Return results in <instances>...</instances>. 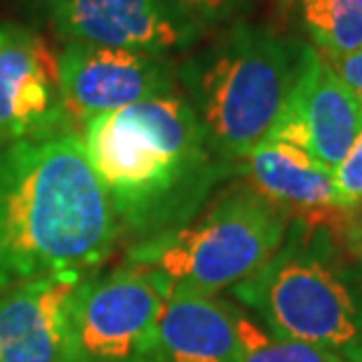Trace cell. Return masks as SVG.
Here are the masks:
<instances>
[{"instance_id":"cell-15","label":"cell","mask_w":362,"mask_h":362,"mask_svg":"<svg viewBox=\"0 0 362 362\" xmlns=\"http://www.w3.org/2000/svg\"><path fill=\"white\" fill-rule=\"evenodd\" d=\"M233 317L238 339H240L243 362H344L332 351H325L320 346L269 334L255 317L245 315L235 306Z\"/></svg>"},{"instance_id":"cell-6","label":"cell","mask_w":362,"mask_h":362,"mask_svg":"<svg viewBox=\"0 0 362 362\" xmlns=\"http://www.w3.org/2000/svg\"><path fill=\"white\" fill-rule=\"evenodd\" d=\"M165 296L134 266L88 275L71 296L62 362H151Z\"/></svg>"},{"instance_id":"cell-11","label":"cell","mask_w":362,"mask_h":362,"mask_svg":"<svg viewBox=\"0 0 362 362\" xmlns=\"http://www.w3.org/2000/svg\"><path fill=\"white\" fill-rule=\"evenodd\" d=\"M360 132L362 104L313 47L301 81L269 136L308 151L325 170L334 172Z\"/></svg>"},{"instance_id":"cell-2","label":"cell","mask_w":362,"mask_h":362,"mask_svg":"<svg viewBox=\"0 0 362 362\" xmlns=\"http://www.w3.org/2000/svg\"><path fill=\"white\" fill-rule=\"evenodd\" d=\"M118 240L81 136L0 146V292L54 273H90Z\"/></svg>"},{"instance_id":"cell-1","label":"cell","mask_w":362,"mask_h":362,"mask_svg":"<svg viewBox=\"0 0 362 362\" xmlns=\"http://www.w3.org/2000/svg\"><path fill=\"white\" fill-rule=\"evenodd\" d=\"M81 139L120 240L186 226L235 170L214 153L193 106L177 92L99 115Z\"/></svg>"},{"instance_id":"cell-20","label":"cell","mask_w":362,"mask_h":362,"mask_svg":"<svg viewBox=\"0 0 362 362\" xmlns=\"http://www.w3.org/2000/svg\"><path fill=\"white\" fill-rule=\"evenodd\" d=\"M358 221L362 223V205H360V214H358Z\"/></svg>"},{"instance_id":"cell-16","label":"cell","mask_w":362,"mask_h":362,"mask_svg":"<svg viewBox=\"0 0 362 362\" xmlns=\"http://www.w3.org/2000/svg\"><path fill=\"white\" fill-rule=\"evenodd\" d=\"M332 184H334L339 207L358 214V207L362 205V132L356 136L344 160L332 172Z\"/></svg>"},{"instance_id":"cell-12","label":"cell","mask_w":362,"mask_h":362,"mask_svg":"<svg viewBox=\"0 0 362 362\" xmlns=\"http://www.w3.org/2000/svg\"><path fill=\"white\" fill-rule=\"evenodd\" d=\"M85 278L66 271L0 292V362H62L69 303Z\"/></svg>"},{"instance_id":"cell-4","label":"cell","mask_w":362,"mask_h":362,"mask_svg":"<svg viewBox=\"0 0 362 362\" xmlns=\"http://www.w3.org/2000/svg\"><path fill=\"white\" fill-rule=\"evenodd\" d=\"M230 292L269 334L362 362V266L329 230L289 223L282 247Z\"/></svg>"},{"instance_id":"cell-19","label":"cell","mask_w":362,"mask_h":362,"mask_svg":"<svg viewBox=\"0 0 362 362\" xmlns=\"http://www.w3.org/2000/svg\"><path fill=\"white\" fill-rule=\"evenodd\" d=\"M344 245L349 247V252L358 259L360 266H362V223L358 221V216H356V221L349 226V230H346Z\"/></svg>"},{"instance_id":"cell-3","label":"cell","mask_w":362,"mask_h":362,"mask_svg":"<svg viewBox=\"0 0 362 362\" xmlns=\"http://www.w3.org/2000/svg\"><path fill=\"white\" fill-rule=\"evenodd\" d=\"M310 45L252 24L226 28L179 69L209 146L238 168L278 125L308 64Z\"/></svg>"},{"instance_id":"cell-17","label":"cell","mask_w":362,"mask_h":362,"mask_svg":"<svg viewBox=\"0 0 362 362\" xmlns=\"http://www.w3.org/2000/svg\"><path fill=\"white\" fill-rule=\"evenodd\" d=\"M175 3L188 19L195 21L200 28H205L209 24H219V21L228 19L230 14L240 12L250 0H175Z\"/></svg>"},{"instance_id":"cell-10","label":"cell","mask_w":362,"mask_h":362,"mask_svg":"<svg viewBox=\"0 0 362 362\" xmlns=\"http://www.w3.org/2000/svg\"><path fill=\"white\" fill-rule=\"evenodd\" d=\"M238 168L245 181L259 195L282 209L289 221L308 230H329L344 240L358 214L339 207L332 172H327L308 151L275 136L257 144Z\"/></svg>"},{"instance_id":"cell-14","label":"cell","mask_w":362,"mask_h":362,"mask_svg":"<svg viewBox=\"0 0 362 362\" xmlns=\"http://www.w3.org/2000/svg\"><path fill=\"white\" fill-rule=\"evenodd\" d=\"M301 19L322 57L362 49V0H299Z\"/></svg>"},{"instance_id":"cell-5","label":"cell","mask_w":362,"mask_h":362,"mask_svg":"<svg viewBox=\"0 0 362 362\" xmlns=\"http://www.w3.org/2000/svg\"><path fill=\"white\" fill-rule=\"evenodd\" d=\"M289 223L255 188L235 186L186 226L132 243L127 266L153 275L165 294L214 296L262 269L282 247Z\"/></svg>"},{"instance_id":"cell-9","label":"cell","mask_w":362,"mask_h":362,"mask_svg":"<svg viewBox=\"0 0 362 362\" xmlns=\"http://www.w3.org/2000/svg\"><path fill=\"white\" fill-rule=\"evenodd\" d=\"M49 26L69 42L170 54L200 40L175 0H40Z\"/></svg>"},{"instance_id":"cell-8","label":"cell","mask_w":362,"mask_h":362,"mask_svg":"<svg viewBox=\"0 0 362 362\" xmlns=\"http://www.w3.org/2000/svg\"><path fill=\"white\" fill-rule=\"evenodd\" d=\"M74 134L59 57L33 28L0 24V146Z\"/></svg>"},{"instance_id":"cell-18","label":"cell","mask_w":362,"mask_h":362,"mask_svg":"<svg viewBox=\"0 0 362 362\" xmlns=\"http://www.w3.org/2000/svg\"><path fill=\"white\" fill-rule=\"evenodd\" d=\"M322 59L329 64V69L339 76V81L356 94V99L362 104V49L341 57H322Z\"/></svg>"},{"instance_id":"cell-7","label":"cell","mask_w":362,"mask_h":362,"mask_svg":"<svg viewBox=\"0 0 362 362\" xmlns=\"http://www.w3.org/2000/svg\"><path fill=\"white\" fill-rule=\"evenodd\" d=\"M59 78L74 129L104 113L172 94L179 69L170 54L69 42L59 54Z\"/></svg>"},{"instance_id":"cell-13","label":"cell","mask_w":362,"mask_h":362,"mask_svg":"<svg viewBox=\"0 0 362 362\" xmlns=\"http://www.w3.org/2000/svg\"><path fill=\"white\" fill-rule=\"evenodd\" d=\"M151 362H243L233 306L216 296L168 294Z\"/></svg>"}]
</instances>
